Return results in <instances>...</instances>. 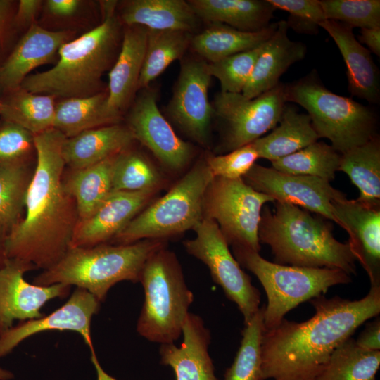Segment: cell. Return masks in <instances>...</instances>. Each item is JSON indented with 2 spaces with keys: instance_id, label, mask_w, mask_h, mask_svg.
I'll use <instances>...</instances> for the list:
<instances>
[{
  "instance_id": "obj_15",
  "label": "cell",
  "mask_w": 380,
  "mask_h": 380,
  "mask_svg": "<svg viewBox=\"0 0 380 380\" xmlns=\"http://www.w3.org/2000/svg\"><path fill=\"white\" fill-rule=\"evenodd\" d=\"M211 76L203 60L182 64L168 110L175 122L194 141L205 144L214 110L208 100Z\"/></svg>"
},
{
  "instance_id": "obj_37",
  "label": "cell",
  "mask_w": 380,
  "mask_h": 380,
  "mask_svg": "<svg viewBox=\"0 0 380 380\" xmlns=\"http://www.w3.org/2000/svg\"><path fill=\"white\" fill-rule=\"evenodd\" d=\"M32 173L28 163L0 165V227L6 234L23 218Z\"/></svg>"
},
{
  "instance_id": "obj_38",
  "label": "cell",
  "mask_w": 380,
  "mask_h": 380,
  "mask_svg": "<svg viewBox=\"0 0 380 380\" xmlns=\"http://www.w3.org/2000/svg\"><path fill=\"white\" fill-rule=\"evenodd\" d=\"M161 183L160 172L141 153L126 149L116 155L112 170V191H156Z\"/></svg>"
},
{
  "instance_id": "obj_54",
  "label": "cell",
  "mask_w": 380,
  "mask_h": 380,
  "mask_svg": "<svg viewBox=\"0 0 380 380\" xmlns=\"http://www.w3.org/2000/svg\"><path fill=\"white\" fill-rule=\"evenodd\" d=\"M2 107H3V103H2L1 99H0V113H1V110H2Z\"/></svg>"
},
{
  "instance_id": "obj_5",
  "label": "cell",
  "mask_w": 380,
  "mask_h": 380,
  "mask_svg": "<svg viewBox=\"0 0 380 380\" xmlns=\"http://www.w3.org/2000/svg\"><path fill=\"white\" fill-rule=\"evenodd\" d=\"M166 246L165 240L144 239L124 245L70 247L58 262L37 276L33 284L75 286L102 302L115 284L139 281L147 260Z\"/></svg>"
},
{
  "instance_id": "obj_53",
  "label": "cell",
  "mask_w": 380,
  "mask_h": 380,
  "mask_svg": "<svg viewBox=\"0 0 380 380\" xmlns=\"http://www.w3.org/2000/svg\"><path fill=\"white\" fill-rule=\"evenodd\" d=\"M14 378V374L11 371L0 367V380H11Z\"/></svg>"
},
{
  "instance_id": "obj_27",
  "label": "cell",
  "mask_w": 380,
  "mask_h": 380,
  "mask_svg": "<svg viewBox=\"0 0 380 380\" xmlns=\"http://www.w3.org/2000/svg\"><path fill=\"white\" fill-rule=\"evenodd\" d=\"M188 3L198 19L246 32L267 27L276 10L267 0H191Z\"/></svg>"
},
{
  "instance_id": "obj_36",
  "label": "cell",
  "mask_w": 380,
  "mask_h": 380,
  "mask_svg": "<svg viewBox=\"0 0 380 380\" xmlns=\"http://www.w3.org/2000/svg\"><path fill=\"white\" fill-rule=\"evenodd\" d=\"M341 154L331 145L315 141L284 158L272 161V167L281 172L332 180L338 171Z\"/></svg>"
},
{
  "instance_id": "obj_12",
  "label": "cell",
  "mask_w": 380,
  "mask_h": 380,
  "mask_svg": "<svg viewBox=\"0 0 380 380\" xmlns=\"http://www.w3.org/2000/svg\"><path fill=\"white\" fill-rule=\"evenodd\" d=\"M286 103V84L281 82L253 99L241 93H219L213 108L225 125L224 149L232 151L273 129Z\"/></svg>"
},
{
  "instance_id": "obj_33",
  "label": "cell",
  "mask_w": 380,
  "mask_h": 380,
  "mask_svg": "<svg viewBox=\"0 0 380 380\" xmlns=\"http://www.w3.org/2000/svg\"><path fill=\"white\" fill-rule=\"evenodd\" d=\"M55 99L20 87L1 99L3 107L0 115L2 120L13 122L35 135L53 127Z\"/></svg>"
},
{
  "instance_id": "obj_6",
  "label": "cell",
  "mask_w": 380,
  "mask_h": 380,
  "mask_svg": "<svg viewBox=\"0 0 380 380\" xmlns=\"http://www.w3.org/2000/svg\"><path fill=\"white\" fill-rule=\"evenodd\" d=\"M144 301L137 331L149 341L173 343L182 334L194 294L175 254L166 248L153 253L140 276Z\"/></svg>"
},
{
  "instance_id": "obj_48",
  "label": "cell",
  "mask_w": 380,
  "mask_h": 380,
  "mask_svg": "<svg viewBox=\"0 0 380 380\" xmlns=\"http://www.w3.org/2000/svg\"><path fill=\"white\" fill-rule=\"evenodd\" d=\"M10 1L0 0V51L2 49L8 37L10 27L14 23V15L11 13Z\"/></svg>"
},
{
  "instance_id": "obj_35",
  "label": "cell",
  "mask_w": 380,
  "mask_h": 380,
  "mask_svg": "<svg viewBox=\"0 0 380 380\" xmlns=\"http://www.w3.org/2000/svg\"><path fill=\"white\" fill-rule=\"evenodd\" d=\"M379 367L380 350L363 349L350 337L334 350L315 380H376Z\"/></svg>"
},
{
  "instance_id": "obj_44",
  "label": "cell",
  "mask_w": 380,
  "mask_h": 380,
  "mask_svg": "<svg viewBox=\"0 0 380 380\" xmlns=\"http://www.w3.org/2000/svg\"><path fill=\"white\" fill-rule=\"evenodd\" d=\"M275 8L290 13L286 20L289 27L296 32L315 33L319 24L326 20L318 0H267Z\"/></svg>"
},
{
  "instance_id": "obj_23",
  "label": "cell",
  "mask_w": 380,
  "mask_h": 380,
  "mask_svg": "<svg viewBox=\"0 0 380 380\" xmlns=\"http://www.w3.org/2000/svg\"><path fill=\"white\" fill-rule=\"evenodd\" d=\"M336 44L347 69L348 91L353 96L370 103L380 99V75L371 52L355 38L353 27L333 20H324L319 24Z\"/></svg>"
},
{
  "instance_id": "obj_13",
  "label": "cell",
  "mask_w": 380,
  "mask_h": 380,
  "mask_svg": "<svg viewBox=\"0 0 380 380\" xmlns=\"http://www.w3.org/2000/svg\"><path fill=\"white\" fill-rule=\"evenodd\" d=\"M242 178L253 189L270 196L274 201L301 207L335 223L331 203L346 197L327 179L284 173L256 163Z\"/></svg>"
},
{
  "instance_id": "obj_18",
  "label": "cell",
  "mask_w": 380,
  "mask_h": 380,
  "mask_svg": "<svg viewBox=\"0 0 380 380\" xmlns=\"http://www.w3.org/2000/svg\"><path fill=\"white\" fill-rule=\"evenodd\" d=\"M336 224L349 236L356 260L367 272L371 286H380V210L346 198L331 203Z\"/></svg>"
},
{
  "instance_id": "obj_25",
  "label": "cell",
  "mask_w": 380,
  "mask_h": 380,
  "mask_svg": "<svg viewBox=\"0 0 380 380\" xmlns=\"http://www.w3.org/2000/svg\"><path fill=\"white\" fill-rule=\"evenodd\" d=\"M133 140L129 127L113 124L96 127L66 138L63 157L72 170L82 169L127 149Z\"/></svg>"
},
{
  "instance_id": "obj_11",
  "label": "cell",
  "mask_w": 380,
  "mask_h": 380,
  "mask_svg": "<svg viewBox=\"0 0 380 380\" xmlns=\"http://www.w3.org/2000/svg\"><path fill=\"white\" fill-rule=\"evenodd\" d=\"M194 230L196 237L183 243L186 251L208 267L213 280L237 305L246 324L260 309V291L230 252L214 220L203 217Z\"/></svg>"
},
{
  "instance_id": "obj_20",
  "label": "cell",
  "mask_w": 380,
  "mask_h": 380,
  "mask_svg": "<svg viewBox=\"0 0 380 380\" xmlns=\"http://www.w3.org/2000/svg\"><path fill=\"white\" fill-rule=\"evenodd\" d=\"M67 31H50L32 24L0 65V93L19 88L34 68L51 63L60 47L70 40Z\"/></svg>"
},
{
  "instance_id": "obj_2",
  "label": "cell",
  "mask_w": 380,
  "mask_h": 380,
  "mask_svg": "<svg viewBox=\"0 0 380 380\" xmlns=\"http://www.w3.org/2000/svg\"><path fill=\"white\" fill-rule=\"evenodd\" d=\"M65 139L53 127L34 135L37 163L25 197V216L6 237L8 259L46 270L71 246L79 217L75 201L63 185Z\"/></svg>"
},
{
  "instance_id": "obj_26",
  "label": "cell",
  "mask_w": 380,
  "mask_h": 380,
  "mask_svg": "<svg viewBox=\"0 0 380 380\" xmlns=\"http://www.w3.org/2000/svg\"><path fill=\"white\" fill-rule=\"evenodd\" d=\"M121 18L127 26L190 33L198 27L199 20L188 1L183 0L129 1L122 9Z\"/></svg>"
},
{
  "instance_id": "obj_39",
  "label": "cell",
  "mask_w": 380,
  "mask_h": 380,
  "mask_svg": "<svg viewBox=\"0 0 380 380\" xmlns=\"http://www.w3.org/2000/svg\"><path fill=\"white\" fill-rule=\"evenodd\" d=\"M263 310L264 305L245 324L240 347L233 363L224 372V380H260Z\"/></svg>"
},
{
  "instance_id": "obj_43",
  "label": "cell",
  "mask_w": 380,
  "mask_h": 380,
  "mask_svg": "<svg viewBox=\"0 0 380 380\" xmlns=\"http://www.w3.org/2000/svg\"><path fill=\"white\" fill-rule=\"evenodd\" d=\"M259 158L252 143L225 155L208 156L205 163L213 177L229 179L242 178Z\"/></svg>"
},
{
  "instance_id": "obj_40",
  "label": "cell",
  "mask_w": 380,
  "mask_h": 380,
  "mask_svg": "<svg viewBox=\"0 0 380 380\" xmlns=\"http://www.w3.org/2000/svg\"><path fill=\"white\" fill-rule=\"evenodd\" d=\"M263 44L220 61L207 63L208 72L211 77L220 81L221 91L232 94L242 92L251 75Z\"/></svg>"
},
{
  "instance_id": "obj_45",
  "label": "cell",
  "mask_w": 380,
  "mask_h": 380,
  "mask_svg": "<svg viewBox=\"0 0 380 380\" xmlns=\"http://www.w3.org/2000/svg\"><path fill=\"white\" fill-rule=\"evenodd\" d=\"M355 342L360 348L368 350H380V319L367 324Z\"/></svg>"
},
{
  "instance_id": "obj_47",
  "label": "cell",
  "mask_w": 380,
  "mask_h": 380,
  "mask_svg": "<svg viewBox=\"0 0 380 380\" xmlns=\"http://www.w3.org/2000/svg\"><path fill=\"white\" fill-rule=\"evenodd\" d=\"M80 1L78 0H48L46 8L54 15L68 17L73 15L77 10Z\"/></svg>"
},
{
  "instance_id": "obj_1",
  "label": "cell",
  "mask_w": 380,
  "mask_h": 380,
  "mask_svg": "<svg viewBox=\"0 0 380 380\" xmlns=\"http://www.w3.org/2000/svg\"><path fill=\"white\" fill-rule=\"evenodd\" d=\"M315 308L309 319L284 318L264 331L260 380H315L334 350L367 320L380 312V286L356 300L324 295L310 300Z\"/></svg>"
},
{
  "instance_id": "obj_21",
  "label": "cell",
  "mask_w": 380,
  "mask_h": 380,
  "mask_svg": "<svg viewBox=\"0 0 380 380\" xmlns=\"http://www.w3.org/2000/svg\"><path fill=\"white\" fill-rule=\"evenodd\" d=\"M147 40V29L127 26L114 64L110 70L106 111L114 124L138 90Z\"/></svg>"
},
{
  "instance_id": "obj_9",
  "label": "cell",
  "mask_w": 380,
  "mask_h": 380,
  "mask_svg": "<svg viewBox=\"0 0 380 380\" xmlns=\"http://www.w3.org/2000/svg\"><path fill=\"white\" fill-rule=\"evenodd\" d=\"M205 160L197 163L163 197L144 208L114 238L118 244L160 239L194 228L203 218V198L213 179Z\"/></svg>"
},
{
  "instance_id": "obj_41",
  "label": "cell",
  "mask_w": 380,
  "mask_h": 380,
  "mask_svg": "<svg viewBox=\"0 0 380 380\" xmlns=\"http://www.w3.org/2000/svg\"><path fill=\"white\" fill-rule=\"evenodd\" d=\"M326 20L351 27L380 28L379 0H321Z\"/></svg>"
},
{
  "instance_id": "obj_22",
  "label": "cell",
  "mask_w": 380,
  "mask_h": 380,
  "mask_svg": "<svg viewBox=\"0 0 380 380\" xmlns=\"http://www.w3.org/2000/svg\"><path fill=\"white\" fill-rule=\"evenodd\" d=\"M180 346L161 344L160 363L170 367L176 380H217L208 352L210 333L203 319L189 312L182 329Z\"/></svg>"
},
{
  "instance_id": "obj_14",
  "label": "cell",
  "mask_w": 380,
  "mask_h": 380,
  "mask_svg": "<svg viewBox=\"0 0 380 380\" xmlns=\"http://www.w3.org/2000/svg\"><path fill=\"white\" fill-rule=\"evenodd\" d=\"M35 269L30 264L7 259L0 267V336L24 322L42 317V308L49 300L68 296L70 286L62 284L39 286L27 282L24 274Z\"/></svg>"
},
{
  "instance_id": "obj_34",
  "label": "cell",
  "mask_w": 380,
  "mask_h": 380,
  "mask_svg": "<svg viewBox=\"0 0 380 380\" xmlns=\"http://www.w3.org/2000/svg\"><path fill=\"white\" fill-rule=\"evenodd\" d=\"M190 32L147 29V40L138 89L147 88L173 61L181 58L191 44Z\"/></svg>"
},
{
  "instance_id": "obj_49",
  "label": "cell",
  "mask_w": 380,
  "mask_h": 380,
  "mask_svg": "<svg viewBox=\"0 0 380 380\" xmlns=\"http://www.w3.org/2000/svg\"><path fill=\"white\" fill-rule=\"evenodd\" d=\"M359 42L363 43L368 50L380 56V28H362L358 37Z\"/></svg>"
},
{
  "instance_id": "obj_32",
  "label": "cell",
  "mask_w": 380,
  "mask_h": 380,
  "mask_svg": "<svg viewBox=\"0 0 380 380\" xmlns=\"http://www.w3.org/2000/svg\"><path fill=\"white\" fill-rule=\"evenodd\" d=\"M107 90L87 97L63 99L56 103L53 128L66 138L113 125L106 111Z\"/></svg>"
},
{
  "instance_id": "obj_17",
  "label": "cell",
  "mask_w": 380,
  "mask_h": 380,
  "mask_svg": "<svg viewBox=\"0 0 380 380\" xmlns=\"http://www.w3.org/2000/svg\"><path fill=\"white\" fill-rule=\"evenodd\" d=\"M101 302L87 291L77 288L62 306L48 315L20 322L0 336V359L11 353L23 341L46 331H72L80 334L90 350L94 349L91 322Z\"/></svg>"
},
{
  "instance_id": "obj_16",
  "label": "cell",
  "mask_w": 380,
  "mask_h": 380,
  "mask_svg": "<svg viewBox=\"0 0 380 380\" xmlns=\"http://www.w3.org/2000/svg\"><path fill=\"white\" fill-rule=\"evenodd\" d=\"M134 139L147 147L167 169H183L193 156L192 146L174 132L158 108L156 95L146 91L136 101L129 116Z\"/></svg>"
},
{
  "instance_id": "obj_3",
  "label": "cell",
  "mask_w": 380,
  "mask_h": 380,
  "mask_svg": "<svg viewBox=\"0 0 380 380\" xmlns=\"http://www.w3.org/2000/svg\"><path fill=\"white\" fill-rule=\"evenodd\" d=\"M274 202L273 211L267 207L261 213L258 238L270 247L275 263L356 274L349 243L336 240L324 220L296 205Z\"/></svg>"
},
{
  "instance_id": "obj_7",
  "label": "cell",
  "mask_w": 380,
  "mask_h": 380,
  "mask_svg": "<svg viewBox=\"0 0 380 380\" xmlns=\"http://www.w3.org/2000/svg\"><path fill=\"white\" fill-rule=\"evenodd\" d=\"M286 98L306 110L319 138L329 139L341 154L376 136L372 109L329 91L314 71L286 84Z\"/></svg>"
},
{
  "instance_id": "obj_51",
  "label": "cell",
  "mask_w": 380,
  "mask_h": 380,
  "mask_svg": "<svg viewBox=\"0 0 380 380\" xmlns=\"http://www.w3.org/2000/svg\"><path fill=\"white\" fill-rule=\"evenodd\" d=\"M7 234L0 227V267H2L7 260L6 253V237Z\"/></svg>"
},
{
  "instance_id": "obj_8",
  "label": "cell",
  "mask_w": 380,
  "mask_h": 380,
  "mask_svg": "<svg viewBox=\"0 0 380 380\" xmlns=\"http://www.w3.org/2000/svg\"><path fill=\"white\" fill-rule=\"evenodd\" d=\"M232 247L239 265L257 277L267 294L264 331L276 327L287 312L300 303L324 295L331 286L351 281L350 275L338 269L280 265L251 249Z\"/></svg>"
},
{
  "instance_id": "obj_29",
  "label": "cell",
  "mask_w": 380,
  "mask_h": 380,
  "mask_svg": "<svg viewBox=\"0 0 380 380\" xmlns=\"http://www.w3.org/2000/svg\"><path fill=\"white\" fill-rule=\"evenodd\" d=\"M277 23H271L256 32L237 30L221 23H209L201 33L191 37V45L209 63L255 49L265 42L274 32Z\"/></svg>"
},
{
  "instance_id": "obj_4",
  "label": "cell",
  "mask_w": 380,
  "mask_h": 380,
  "mask_svg": "<svg viewBox=\"0 0 380 380\" xmlns=\"http://www.w3.org/2000/svg\"><path fill=\"white\" fill-rule=\"evenodd\" d=\"M120 37V23L115 15L104 18L99 25L64 43L53 67L28 75L20 87L63 99L87 97L103 91L101 77L115 61Z\"/></svg>"
},
{
  "instance_id": "obj_30",
  "label": "cell",
  "mask_w": 380,
  "mask_h": 380,
  "mask_svg": "<svg viewBox=\"0 0 380 380\" xmlns=\"http://www.w3.org/2000/svg\"><path fill=\"white\" fill-rule=\"evenodd\" d=\"M338 171L345 172L358 189L356 201L379 208L380 144L376 136L341 154Z\"/></svg>"
},
{
  "instance_id": "obj_19",
  "label": "cell",
  "mask_w": 380,
  "mask_h": 380,
  "mask_svg": "<svg viewBox=\"0 0 380 380\" xmlns=\"http://www.w3.org/2000/svg\"><path fill=\"white\" fill-rule=\"evenodd\" d=\"M156 191H112L87 218L78 220L70 247H91L113 239L149 203Z\"/></svg>"
},
{
  "instance_id": "obj_52",
  "label": "cell",
  "mask_w": 380,
  "mask_h": 380,
  "mask_svg": "<svg viewBox=\"0 0 380 380\" xmlns=\"http://www.w3.org/2000/svg\"><path fill=\"white\" fill-rule=\"evenodd\" d=\"M101 4L103 18L115 15L114 12L116 6L115 1H101Z\"/></svg>"
},
{
  "instance_id": "obj_28",
  "label": "cell",
  "mask_w": 380,
  "mask_h": 380,
  "mask_svg": "<svg viewBox=\"0 0 380 380\" xmlns=\"http://www.w3.org/2000/svg\"><path fill=\"white\" fill-rule=\"evenodd\" d=\"M318 139L310 116L298 113L293 106L286 103L272 131L252 144L258 158L272 162L303 148Z\"/></svg>"
},
{
  "instance_id": "obj_50",
  "label": "cell",
  "mask_w": 380,
  "mask_h": 380,
  "mask_svg": "<svg viewBox=\"0 0 380 380\" xmlns=\"http://www.w3.org/2000/svg\"><path fill=\"white\" fill-rule=\"evenodd\" d=\"M90 350H91V360L96 369L97 380H116L115 378L110 376L103 369V368L101 367L98 360L94 349H92Z\"/></svg>"
},
{
  "instance_id": "obj_42",
  "label": "cell",
  "mask_w": 380,
  "mask_h": 380,
  "mask_svg": "<svg viewBox=\"0 0 380 380\" xmlns=\"http://www.w3.org/2000/svg\"><path fill=\"white\" fill-rule=\"evenodd\" d=\"M33 151H35L34 135L13 122L2 120L0 165L28 163Z\"/></svg>"
},
{
  "instance_id": "obj_10",
  "label": "cell",
  "mask_w": 380,
  "mask_h": 380,
  "mask_svg": "<svg viewBox=\"0 0 380 380\" xmlns=\"http://www.w3.org/2000/svg\"><path fill=\"white\" fill-rule=\"evenodd\" d=\"M274 199L243 178L213 177L203 198V217L214 220L228 244L259 253L258 228L263 205Z\"/></svg>"
},
{
  "instance_id": "obj_24",
  "label": "cell",
  "mask_w": 380,
  "mask_h": 380,
  "mask_svg": "<svg viewBox=\"0 0 380 380\" xmlns=\"http://www.w3.org/2000/svg\"><path fill=\"white\" fill-rule=\"evenodd\" d=\"M277 23L274 32L263 44L251 75L241 92L248 99L255 98L274 88L288 68L305 56V45L289 39L286 20Z\"/></svg>"
},
{
  "instance_id": "obj_46",
  "label": "cell",
  "mask_w": 380,
  "mask_h": 380,
  "mask_svg": "<svg viewBox=\"0 0 380 380\" xmlns=\"http://www.w3.org/2000/svg\"><path fill=\"white\" fill-rule=\"evenodd\" d=\"M41 4L42 1L39 0H20L15 13L14 23L18 25L31 26Z\"/></svg>"
},
{
  "instance_id": "obj_31",
  "label": "cell",
  "mask_w": 380,
  "mask_h": 380,
  "mask_svg": "<svg viewBox=\"0 0 380 380\" xmlns=\"http://www.w3.org/2000/svg\"><path fill=\"white\" fill-rule=\"evenodd\" d=\"M115 156L79 170L63 180L66 191L75 201L79 220L89 217L112 191V170Z\"/></svg>"
}]
</instances>
